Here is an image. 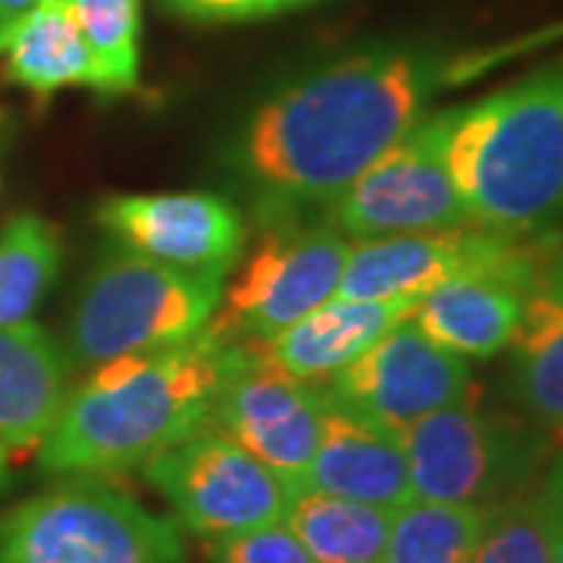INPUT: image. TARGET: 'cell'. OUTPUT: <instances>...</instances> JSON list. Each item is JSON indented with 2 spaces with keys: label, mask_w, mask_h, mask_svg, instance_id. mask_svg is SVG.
Here are the masks:
<instances>
[{
  "label": "cell",
  "mask_w": 563,
  "mask_h": 563,
  "mask_svg": "<svg viewBox=\"0 0 563 563\" xmlns=\"http://www.w3.org/2000/svg\"><path fill=\"white\" fill-rule=\"evenodd\" d=\"M320 385L335 404L401 432L435 410L470 401L473 369L466 357L404 320Z\"/></svg>",
  "instance_id": "obj_12"
},
{
  "label": "cell",
  "mask_w": 563,
  "mask_h": 563,
  "mask_svg": "<svg viewBox=\"0 0 563 563\" xmlns=\"http://www.w3.org/2000/svg\"><path fill=\"white\" fill-rule=\"evenodd\" d=\"M60 257V232L38 213H16L0 229V329L35 313Z\"/></svg>",
  "instance_id": "obj_22"
},
{
  "label": "cell",
  "mask_w": 563,
  "mask_h": 563,
  "mask_svg": "<svg viewBox=\"0 0 563 563\" xmlns=\"http://www.w3.org/2000/svg\"><path fill=\"white\" fill-rule=\"evenodd\" d=\"M210 563H317L295 532L282 523L210 542Z\"/></svg>",
  "instance_id": "obj_25"
},
{
  "label": "cell",
  "mask_w": 563,
  "mask_h": 563,
  "mask_svg": "<svg viewBox=\"0 0 563 563\" xmlns=\"http://www.w3.org/2000/svg\"><path fill=\"white\" fill-rule=\"evenodd\" d=\"M325 210L347 242L476 225L444 163L442 113H426Z\"/></svg>",
  "instance_id": "obj_9"
},
{
  "label": "cell",
  "mask_w": 563,
  "mask_h": 563,
  "mask_svg": "<svg viewBox=\"0 0 563 563\" xmlns=\"http://www.w3.org/2000/svg\"><path fill=\"white\" fill-rule=\"evenodd\" d=\"M320 0H163L169 13H176L188 22H254L269 20L279 13H291Z\"/></svg>",
  "instance_id": "obj_26"
},
{
  "label": "cell",
  "mask_w": 563,
  "mask_h": 563,
  "mask_svg": "<svg viewBox=\"0 0 563 563\" xmlns=\"http://www.w3.org/2000/svg\"><path fill=\"white\" fill-rule=\"evenodd\" d=\"M470 563H554L551 514L542 485L495 504Z\"/></svg>",
  "instance_id": "obj_24"
},
{
  "label": "cell",
  "mask_w": 563,
  "mask_h": 563,
  "mask_svg": "<svg viewBox=\"0 0 563 563\" xmlns=\"http://www.w3.org/2000/svg\"><path fill=\"white\" fill-rule=\"evenodd\" d=\"M466 273L426 291L410 320L448 351L461 357H495L504 351L523 317L526 295L539 282L544 266Z\"/></svg>",
  "instance_id": "obj_16"
},
{
  "label": "cell",
  "mask_w": 563,
  "mask_h": 563,
  "mask_svg": "<svg viewBox=\"0 0 563 563\" xmlns=\"http://www.w3.org/2000/svg\"><path fill=\"white\" fill-rule=\"evenodd\" d=\"M0 563H185L176 520L98 476H69L0 514Z\"/></svg>",
  "instance_id": "obj_5"
},
{
  "label": "cell",
  "mask_w": 563,
  "mask_h": 563,
  "mask_svg": "<svg viewBox=\"0 0 563 563\" xmlns=\"http://www.w3.org/2000/svg\"><path fill=\"white\" fill-rule=\"evenodd\" d=\"M417 301L420 298H329L269 342L251 347L303 383L320 385L351 361H357L369 344L379 342L398 322L410 320Z\"/></svg>",
  "instance_id": "obj_17"
},
{
  "label": "cell",
  "mask_w": 563,
  "mask_h": 563,
  "mask_svg": "<svg viewBox=\"0 0 563 563\" xmlns=\"http://www.w3.org/2000/svg\"><path fill=\"white\" fill-rule=\"evenodd\" d=\"M3 76L35 95L63 88L101 91V73L66 0H41L32 13L0 32Z\"/></svg>",
  "instance_id": "obj_19"
},
{
  "label": "cell",
  "mask_w": 563,
  "mask_h": 563,
  "mask_svg": "<svg viewBox=\"0 0 563 563\" xmlns=\"http://www.w3.org/2000/svg\"><path fill=\"white\" fill-rule=\"evenodd\" d=\"M322 385L303 383L251 344H239L203 429H213L276 470L291 485L317 451Z\"/></svg>",
  "instance_id": "obj_11"
},
{
  "label": "cell",
  "mask_w": 563,
  "mask_h": 563,
  "mask_svg": "<svg viewBox=\"0 0 563 563\" xmlns=\"http://www.w3.org/2000/svg\"><path fill=\"white\" fill-rule=\"evenodd\" d=\"M558 266H561V269H563V247H561V254H558Z\"/></svg>",
  "instance_id": "obj_29"
},
{
  "label": "cell",
  "mask_w": 563,
  "mask_h": 563,
  "mask_svg": "<svg viewBox=\"0 0 563 563\" xmlns=\"http://www.w3.org/2000/svg\"><path fill=\"white\" fill-rule=\"evenodd\" d=\"M542 495L551 514V536H554V563H563V454L544 466Z\"/></svg>",
  "instance_id": "obj_27"
},
{
  "label": "cell",
  "mask_w": 563,
  "mask_h": 563,
  "mask_svg": "<svg viewBox=\"0 0 563 563\" xmlns=\"http://www.w3.org/2000/svg\"><path fill=\"white\" fill-rule=\"evenodd\" d=\"M417 501L495 507L529 488L548 457V439L501 413L451 404L401 429Z\"/></svg>",
  "instance_id": "obj_6"
},
{
  "label": "cell",
  "mask_w": 563,
  "mask_h": 563,
  "mask_svg": "<svg viewBox=\"0 0 563 563\" xmlns=\"http://www.w3.org/2000/svg\"><path fill=\"white\" fill-rule=\"evenodd\" d=\"M451 60L426 44H379L317 66L251 113L232 166L261 222L325 210L426 117Z\"/></svg>",
  "instance_id": "obj_1"
},
{
  "label": "cell",
  "mask_w": 563,
  "mask_h": 563,
  "mask_svg": "<svg viewBox=\"0 0 563 563\" xmlns=\"http://www.w3.org/2000/svg\"><path fill=\"white\" fill-rule=\"evenodd\" d=\"M322 398L320 442L295 492H320L383 510L413 501L401 432L347 410L325 391Z\"/></svg>",
  "instance_id": "obj_14"
},
{
  "label": "cell",
  "mask_w": 563,
  "mask_h": 563,
  "mask_svg": "<svg viewBox=\"0 0 563 563\" xmlns=\"http://www.w3.org/2000/svg\"><path fill=\"white\" fill-rule=\"evenodd\" d=\"M391 514L320 492H298L285 526L317 563H385Z\"/></svg>",
  "instance_id": "obj_20"
},
{
  "label": "cell",
  "mask_w": 563,
  "mask_h": 563,
  "mask_svg": "<svg viewBox=\"0 0 563 563\" xmlns=\"http://www.w3.org/2000/svg\"><path fill=\"white\" fill-rule=\"evenodd\" d=\"M38 3L41 0H0V32L16 20H22L25 13H32Z\"/></svg>",
  "instance_id": "obj_28"
},
{
  "label": "cell",
  "mask_w": 563,
  "mask_h": 563,
  "mask_svg": "<svg viewBox=\"0 0 563 563\" xmlns=\"http://www.w3.org/2000/svg\"><path fill=\"white\" fill-rule=\"evenodd\" d=\"M442 151L476 225L554 235L563 229V60L442 110Z\"/></svg>",
  "instance_id": "obj_3"
},
{
  "label": "cell",
  "mask_w": 563,
  "mask_h": 563,
  "mask_svg": "<svg viewBox=\"0 0 563 563\" xmlns=\"http://www.w3.org/2000/svg\"><path fill=\"white\" fill-rule=\"evenodd\" d=\"M69 369L66 351L38 322L0 329V485L38 457L69 395Z\"/></svg>",
  "instance_id": "obj_15"
},
{
  "label": "cell",
  "mask_w": 563,
  "mask_h": 563,
  "mask_svg": "<svg viewBox=\"0 0 563 563\" xmlns=\"http://www.w3.org/2000/svg\"><path fill=\"white\" fill-rule=\"evenodd\" d=\"M141 470L176 523L210 542L282 523L298 495L285 476L213 429L191 432Z\"/></svg>",
  "instance_id": "obj_8"
},
{
  "label": "cell",
  "mask_w": 563,
  "mask_h": 563,
  "mask_svg": "<svg viewBox=\"0 0 563 563\" xmlns=\"http://www.w3.org/2000/svg\"><path fill=\"white\" fill-rule=\"evenodd\" d=\"M222 282L217 273H188L132 251L103 257L88 276L69 322L66 357L73 366L163 351L191 342L213 320Z\"/></svg>",
  "instance_id": "obj_4"
},
{
  "label": "cell",
  "mask_w": 563,
  "mask_h": 563,
  "mask_svg": "<svg viewBox=\"0 0 563 563\" xmlns=\"http://www.w3.org/2000/svg\"><path fill=\"white\" fill-rule=\"evenodd\" d=\"M351 242L329 222H263L261 239L247 251L222 295L210 332L232 344H261L291 322L335 298Z\"/></svg>",
  "instance_id": "obj_7"
},
{
  "label": "cell",
  "mask_w": 563,
  "mask_h": 563,
  "mask_svg": "<svg viewBox=\"0 0 563 563\" xmlns=\"http://www.w3.org/2000/svg\"><path fill=\"white\" fill-rule=\"evenodd\" d=\"M98 222L125 251L188 273L225 276L242 261L244 222L217 195H120Z\"/></svg>",
  "instance_id": "obj_13"
},
{
  "label": "cell",
  "mask_w": 563,
  "mask_h": 563,
  "mask_svg": "<svg viewBox=\"0 0 563 563\" xmlns=\"http://www.w3.org/2000/svg\"><path fill=\"white\" fill-rule=\"evenodd\" d=\"M66 7L95 54L101 95L135 91L141 69V0H66Z\"/></svg>",
  "instance_id": "obj_23"
},
{
  "label": "cell",
  "mask_w": 563,
  "mask_h": 563,
  "mask_svg": "<svg viewBox=\"0 0 563 563\" xmlns=\"http://www.w3.org/2000/svg\"><path fill=\"white\" fill-rule=\"evenodd\" d=\"M544 239L507 235L485 225L420 232V235H391L351 242L344 261L342 282L335 298H422L442 282L466 273L488 269H517L548 261Z\"/></svg>",
  "instance_id": "obj_10"
},
{
  "label": "cell",
  "mask_w": 563,
  "mask_h": 563,
  "mask_svg": "<svg viewBox=\"0 0 563 563\" xmlns=\"http://www.w3.org/2000/svg\"><path fill=\"white\" fill-rule=\"evenodd\" d=\"M235 351L207 325L191 342L95 366L41 444V473L101 479L154 461L207 426Z\"/></svg>",
  "instance_id": "obj_2"
},
{
  "label": "cell",
  "mask_w": 563,
  "mask_h": 563,
  "mask_svg": "<svg viewBox=\"0 0 563 563\" xmlns=\"http://www.w3.org/2000/svg\"><path fill=\"white\" fill-rule=\"evenodd\" d=\"M492 507L407 501L391 514L385 563H470Z\"/></svg>",
  "instance_id": "obj_21"
},
{
  "label": "cell",
  "mask_w": 563,
  "mask_h": 563,
  "mask_svg": "<svg viewBox=\"0 0 563 563\" xmlns=\"http://www.w3.org/2000/svg\"><path fill=\"white\" fill-rule=\"evenodd\" d=\"M507 395L532 422L563 435V269L544 266L510 339Z\"/></svg>",
  "instance_id": "obj_18"
}]
</instances>
